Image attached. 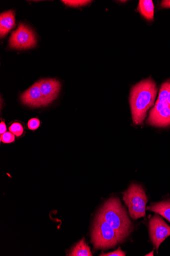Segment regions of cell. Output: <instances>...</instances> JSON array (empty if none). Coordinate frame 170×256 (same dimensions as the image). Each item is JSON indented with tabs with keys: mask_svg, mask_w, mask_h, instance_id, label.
Segmentation results:
<instances>
[{
	"mask_svg": "<svg viewBox=\"0 0 170 256\" xmlns=\"http://www.w3.org/2000/svg\"><path fill=\"white\" fill-rule=\"evenodd\" d=\"M157 92L156 84L152 78L141 80L133 86L130 102L135 124H143L148 110L154 104Z\"/></svg>",
	"mask_w": 170,
	"mask_h": 256,
	"instance_id": "1",
	"label": "cell"
},
{
	"mask_svg": "<svg viewBox=\"0 0 170 256\" xmlns=\"http://www.w3.org/2000/svg\"><path fill=\"white\" fill-rule=\"evenodd\" d=\"M123 240L131 234L132 224L125 208L118 198H111L103 206L99 214Z\"/></svg>",
	"mask_w": 170,
	"mask_h": 256,
	"instance_id": "2",
	"label": "cell"
},
{
	"mask_svg": "<svg viewBox=\"0 0 170 256\" xmlns=\"http://www.w3.org/2000/svg\"><path fill=\"white\" fill-rule=\"evenodd\" d=\"M123 241L112 226L98 214L91 234V242L94 248L96 249H107Z\"/></svg>",
	"mask_w": 170,
	"mask_h": 256,
	"instance_id": "3",
	"label": "cell"
},
{
	"mask_svg": "<svg viewBox=\"0 0 170 256\" xmlns=\"http://www.w3.org/2000/svg\"><path fill=\"white\" fill-rule=\"evenodd\" d=\"M123 194V200L128 207L131 218L136 220L145 217L148 198L141 186L133 183Z\"/></svg>",
	"mask_w": 170,
	"mask_h": 256,
	"instance_id": "4",
	"label": "cell"
},
{
	"mask_svg": "<svg viewBox=\"0 0 170 256\" xmlns=\"http://www.w3.org/2000/svg\"><path fill=\"white\" fill-rule=\"evenodd\" d=\"M36 43V38L33 32L22 23L12 33L9 40L10 48L16 50L32 48H34Z\"/></svg>",
	"mask_w": 170,
	"mask_h": 256,
	"instance_id": "5",
	"label": "cell"
},
{
	"mask_svg": "<svg viewBox=\"0 0 170 256\" xmlns=\"http://www.w3.org/2000/svg\"><path fill=\"white\" fill-rule=\"evenodd\" d=\"M150 234L157 250L166 238L170 236V226L157 214L150 220Z\"/></svg>",
	"mask_w": 170,
	"mask_h": 256,
	"instance_id": "6",
	"label": "cell"
},
{
	"mask_svg": "<svg viewBox=\"0 0 170 256\" xmlns=\"http://www.w3.org/2000/svg\"><path fill=\"white\" fill-rule=\"evenodd\" d=\"M43 100V106L51 104L57 97L61 88L59 81L54 79L42 80L38 82Z\"/></svg>",
	"mask_w": 170,
	"mask_h": 256,
	"instance_id": "7",
	"label": "cell"
},
{
	"mask_svg": "<svg viewBox=\"0 0 170 256\" xmlns=\"http://www.w3.org/2000/svg\"><path fill=\"white\" fill-rule=\"evenodd\" d=\"M21 100L24 104L31 107L38 108L43 106V100L38 82L34 84L21 96Z\"/></svg>",
	"mask_w": 170,
	"mask_h": 256,
	"instance_id": "8",
	"label": "cell"
},
{
	"mask_svg": "<svg viewBox=\"0 0 170 256\" xmlns=\"http://www.w3.org/2000/svg\"><path fill=\"white\" fill-rule=\"evenodd\" d=\"M148 123L157 127H166L170 126V106L164 108L152 118H149Z\"/></svg>",
	"mask_w": 170,
	"mask_h": 256,
	"instance_id": "9",
	"label": "cell"
},
{
	"mask_svg": "<svg viewBox=\"0 0 170 256\" xmlns=\"http://www.w3.org/2000/svg\"><path fill=\"white\" fill-rule=\"evenodd\" d=\"M15 16L12 10L2 13L0 16V34L4 37L14 26Z\"/></svg>",
	"mask_w": 170,
	"mask_h": 256,
	"instance_id": "10",
	"label": "cell"
},
{
	"mask_svg": "<svg viewBox=\"0 0 170 256\" xmlns=\"http://www.w3.org/2000/svg\"><path fill=\"white\" fill-rule=\"evenodd\" d=\"M147 210L160 214L170 222V200L153 204Z\"/></svg>",
	"mask_w": 170,
	"mask_h": 256,
	"instance_id": "11",
	"label": "cell"
},
{
	"mask_svg": "<svg viewBox=\"0 0 170 256\" xmlns=\"http://www.w3.org/2000/svg\"><path fill=\"white\" fill-rule=\"evenodd\" d=\"M155 6L152 0H141L139 2L138 10L146 19L152 20L154 18Z\"/></svg>",
	"mask_w": 170,
	"mask_h": 256,
	"instance_id": "12",
	"label": "cell"
},
{
	"mask_svg": "<svg viewBox=\"0 0 170 256\" xmlns=\"http://www.w3.org/2000/svg\"><path fill=\"white\" fill-rule=\"evenodd\" d=\"M70 256H93L89 246L83 238L73 248L68 254Z\"/></svg>",
	"mask_w": 170,
	"mask_h": 256,
	"instance_id": "13",
	"label": "cell"
},
{
	"mask_svg": "<svg viewBox=\"0 0 170 256\" xmlns=\"http://www.w3.org/2000/svg\"><path fill=\"white\" fill-rule=\"evenodd\" d=\"M170 91V80L164 83L160 88L158 101L167 102Z\"/></svg>",
	"mask_w": 170,
	"mask_h": 256,
	"instance_id": "14",
	"label": "cell"
},
{
	"mask_svg": "<svg viewBox=\"0 0 170 256\" xmlns=\"http://www.w3.org/2000/svg\"><path fill=\"white\" fill-rule=\"evenodd\" d=\"M9 130L17 137L20 136L24 132L23 127L19 122H14L10 126Z\"/></svg>",
	"mask_w": 170,
	"mask_h": 256,
	"instance_id": "15",
	"label": "cell"
},
{
	"mask_svg": "<svg viewBox=\"0 0 170 256\" xmlns=\"http://www.w3.org/2000/svg\"><path fill=\"white\" fill-rule=\"evenodd\" d=\"M168 106H169V104L167 102H162L157 100L154 108L150 113L149 118L153 117V116L159 113L164 108Z\"/></svg>",
	"mask_w": 170,
	"mask_h": 256,
	"instance_id": "16",
	"label": "cell"
},
{
	"mask_svg": "<svg viewBox=\"0 0 170 256\" xmlns=\"http://www.w3.org/2000/svg\"><path fill=\"white\" fill-rule=\"evenodd\" d=\"M15 135L10 132H6L3 134H1V142L5 144H9L15 141Z\"/></svg>",
	"mask_w": 170,
	"mask_h": 256,
	"instance_id": "17",
	"label": "cell"
},
{
	"mask_svg": "<svg viewBox=\"0 0 170 256\" xmlns=\"http://www.w3.org/2000/svg\"><path fill=\"white\" fill-rule=\"evenodd\" d=\"M65 4L73 7H79L87 5L91 1H62Z\"/></svg>",
	"mask_w": 170,
	"mask_h": 256,
	"instance_id": "18",
	"label": "cell"
},
{
	"mask_svg": "<svg viewBox=\"0 0 170 256\" xmlns=\"http://www.w3.org/2000/svg\"><path fill=\"white\" fill-rule=\"evenodd\" d=\"M40 126V122L36 118H33L30 120L27 124L28 128L31 130H37Z\"/></svg>",
	"mask_w": 170,
	"mask_h": 256,
	"instance_id": "19",
	"label": "cell"
},
{
	"mask_svg": "<svg viewBox=\"0 0 170 256\" xmlns=\"http://www.w3.org/2000/svg\"><path fill=\"white\" fill-rule=\"evenodd\" d=\"M126 254L119 248L118 250L108 254H103L101 256H125Z\"/></svg>",
	"mask_w": 170,
	"mask_h": 256,
	"instance_id": "20",
	"label": "cell"
},
{
	"mask_svg": "<svg viewBox=\"0 0 170 256\" xmlns=\"http://www.w3.org/2000/svg\"><path fill=\"white\" fill-rule=\"evenodd\" d=\"M7 131V127L6 124L4 121H2L1 123H0V134H3L6 132Z\"/></svg>",
	"mask_w": 170,
	"mask_h": 256,
	"instance_id": "21",
	"label": "cell"
},
{
	"mask_svg": "<svg viewBox=\"0 0 170 256\" xmlns=\"http://www.w3.org/2000/svg\"><path fill=\"white\" fill-rule=\"evenodd\" d=\"M161 6L163 8H170V0L163 1Z\"/></svg>",
	"mask_w": 170,
	"mask_h": 256,
	"instance_id": "22",
	"label": "cell"
},
{
	"mask_svg": "<svg viewBox=\"0 0 170 256\" xmlns=\"http://www.w3.org/2000/svg\"><path fill=\"white\" fill-rule=\"evenodd\" d=\"M167 102H168L169 106H170V91L169 92V94Z\"/></svg>",
	"mask_w": 170,
	"mask_h": 256,
	"instance_id": "23",
	"label": "cell"
},
{
	"mask_svg": "<svg viewBox=\"0 0 170 256\" xmlns=\"http://www.w3.org/2000/svg\"><path fill=\"white\" fill-rule=\"evenodd\" d=\"M153 252H154L153 251L152 252V254H147L146 256H150V254H152V256H154Z\"/></svg>",
	"mask_w": 170,
	"mask_h": 256,
	"instance_id": "24",
	"label": "cell"
}]
</instances>
